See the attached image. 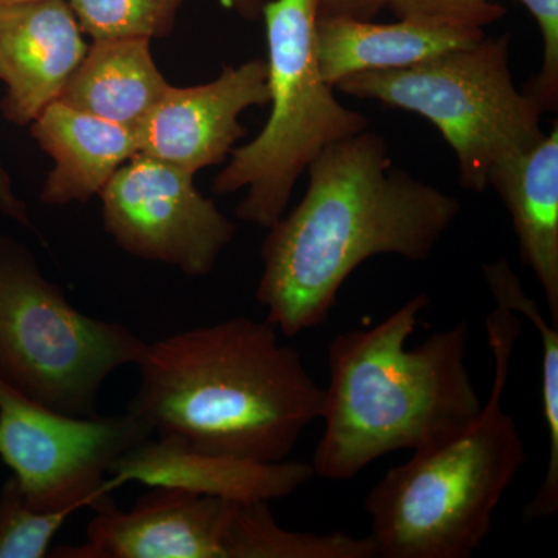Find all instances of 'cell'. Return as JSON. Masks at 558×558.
I'll return each instance as SVG.
<instances>
[{
    "label": "cell",
    "instance_id": "obj_1",
    "mask_svg": "<svg viewBox=\"0 0 558 558\" xmlns=\"http://www.w3.org/2000/svg\"><path fill=\"white\" fill-rule=\"evenodd\" d=\"M307 171L303 199L260 247L256 300L286 337L323 325L365 260L428 259L461 211L457 197L396 168L369 128L322 150Z\"/></svg>",
    "mask_w": 558,
    "mask_h": 558
},
{
    "label": "cell",
    "instance_id": "obj_2",
    "mask_svg": "<svg viewBox=\"0 0 558 558\" xmlns=\"http://www.w3.org/2000/svg\"><path fill=\"white\" fill-rule=\"evenodd\" d=\"M278 333L240 315L146 344L126 411L191 449L286 461L322 417L325 388Z\"/></svg>",
    "mask_w": 558,
    "mask_h": 558
},
{
    "label": "cell",
    "instance_id": "obj_3",
    "mask_svg": "<svg viewBox=\"0 0 558 558\" xmlns=\"http://www.w3.org/2000/svg\"><path fill=\"white\" fill-rule=\"evenodd\" d=\"M428 306L418 293L379 325L330 341L325 429L311 462L317 478H355L389 453L439 446L478 417L484 402L468 368V319L407 348Z\"/></svg>",
    "mask_w": 558,
    "mask_h": 558
},
{
    "label": "cell",
    "instance_id": "obj_4",
    "mask_svg": "<svg viewBox=\"0 0 558 558\" xmlns=\"http://www.w3.org/2000/svg\"><path fill=\"white\" fill-rule=\"evenodd\" d=\"M521 332L515 312L486 317L494 384L464 432L389 469L363 501L376 558H470L527 461L515 418L505 410L510 362Z\"/></svg>",
    "mask_w": 558,
    "mask_h": 558
},
{
    "label": "cell",
    "instance_id": "obj_5",
    "mask_svg": "<svg viewBox=\"0 0 558 558\" xmlns=\"http://www.w3.org/2000/svg\"><path fill=\"white\" fill-rule=\"evenodd\" d=\"M266 22L270 117L252 142L230 154L213 180L218 194L247 190L236 216L270 229L286 213L293 189L319 153L369 121L344 108L323 78L315 49V0H270Z\"/></svg>",
    "mask_w": 558,
    "mask_h": 558
},
{
    "label": "cell",
    "instance_id": "obj_6",
    "mask_svg": "<svg viewBox=\"0 0 558 558\" xmlns=\"http://www.w3.org/2000/svg\"><path fill=\"white\" fill-rule=\"evenodd\" d=\"M349 97L409 110L435 124L457 154L459 182L484 193L499 165L545 138L538 101L509 69V36L487 38L411 68L360 72L337 83Z\"/></svg>",
    "mask_w": 558,
    "mask_h": 558
},
{
    "label": "cell",
    "instance_id": "obj_7",
    "mask_svg": "<svg viewBox=\"0 0 558 558\" xmlns=\"http://www.w3.org/2000/svg\"><path fill=\"white\" fill-rule=\"evenodd\" d=\"M146 344L73 307L31 250L0 236V377L11 387L58 413L97 416L105 381L137 365Z\"/></svg>",
    "mask_w": 558,
    "mask_h": 558
},
{
    "label": "cell",
    "instance_id": "obj_8",
    "mask_svg": "<svg viewBox=\"0 0 558 558\" xmlns=\"http://www.w3.org/2000/svg\"><path fill=\"white\" fill-rule=\"evenodd\" d=\"M78 546L54 558H376L369 537L282 527L267 501L150 487L134 508L101 499Z\"/></svg>",
    "mask_w": 558,
    "mask_h": 558
},
{
    "label": "cell",
    "instance_id": "obj_9",
    "mask_svg": "<svg viewBox=\"0 0 558 558\" xmlns=\"http://www.w3.org/2000/svg\"><path fill=\"white\" fill-rule=\"evenodd\" d=\"M150 436L130 411L68 416L0 377V459L33 509H94L116 490L108 480L113 462Z\"/></svg>",
    "mask_w": 558,
    "mask_h": 558
},
{
    "label": "cell",
    "instance_id": "obj_10",
    "mask_svg": "<svg viewBox=\"0 0 558 558\" xmlns=\"http://www.w3.org/2000/svg\"><path fill=\"white\" fill-rule=\"evenodd\" d=\"M105 230L135 258L186 277L211 274L236 226L194 185V174L150 157H132L100 193Z\"/></svg>",
    "mask_w": 558,
    "mask_h": 558
},
{
    "label": "cell",
    "instance_id": "obj_11",
    "mask_svg": "<svg viewBox=\"0 0 558 558\" xmlns=\"http://www.w3.org/2000/svg\"><path fill=\"white\" fill-rule=\"evenodd\" d=\"M269 101V70L259 58L226 65L199 86H170L135 130L138 154L196 175L230 157L247 135L242 113Z\"/></svg>",
    "mask_w": 558,
    "mask_h": 558
},
{
    "label": "cell",
    "instance_id": "obj_12",
    "mask_svg": "<svg viewBox=\"0 0 558 558\" xmlns=\"http://www.w3.org/2000/svg\"><path fill=\"white\" fill-rule=\"evenodd\" d=\"M84 36L68 0L0 2V110L10 123L31 126L58 101L89 47Z\"/></svg>",
    "mask_w": 558,
    "mask_h": 558
},
{
    "label": "cell",
    "instance_id": "obj_13",
    "mask_svg": "<svg viewBox=\"0 0 558 558\" xmlns=\"http://www.w3.org/2000/svg\"><path fill=\"white\" fill-rule=\"evenodd\" d=\"M314 478L311 462L222 457L156 435L121 454L108 476L116 490L135 481L148 487L267 502L289 497Z\"/></svg>",
    "mask_w": 558,
    "mask_h": 558
},
{
    "label": "cell",
    "instance_id": "obj_14",
    "mask_svg": "<svg viewBox=\"0 0 558 558\" xmlns=\"http://www.w3.org/2000/svg\"><path fill=\"white\" fill-rule=\"evenodd\" d=\"M483 28L402 17L374 24L354 17H317L315 49L323 78L336 87L360 72L411 68L484 38Z\"/></svg>",
    "mask_w": 558,
    "mask_h": 558
},
{
    "label": "cell",
    "instance_id": "obj_15",
    "mask_svg": "<svg viewBox=\"0 0 558 558\" xmlns=\"http://www.w3.org/2000/svg\"><path fill=\"white\" fill-rule=\"evenodd\" d=\"M32 137L53 160L39 199L46 205L86 204L138 154L134 130L53 101L31 124Z\"/></svg>",
    "mask_w": 558,
    "mask_h": 558
},
{
    "label": "cell",
    "instance_id": "obj_16",
    "mask_svg": "<svg viewBox=\"0 0 558 558\" xmlns=\"http://www.w3.org/2000/svg\"><path fill=\"white\" fill-rule=\"evenodd\" d=\"M512 219L524 266L545 293L549 317L558 328V124L545 138L499 165L488 178Z\"/></svg>",
    "mask_w": 558,
    "mask_h": 558
},
{
    "label": "cell",
    "instance_id": "obj_17",
    "mask_svg": "<svg viewBox=\"0 0 558 558\" xmlns=\"http://www.w3.org/2000/svg\"><path fill=\"white\" fill-rule=\"evenodd\" d=\"M170 86L149 39H95L58 101L135 131Z\"/></svg>",
    "mask_w": 558,
    "mask_h": 558
},
{
    "label": "cell",
    "instance_id": "obj_18",
    "mask_svg": "<svg viewBox=\"0 0 558 558\" xmlns=\"http://www.w3.org/2000/svg\"><path fill=\"white\" fill-rule=\"evenodd\" d=\"M497 306L523 315L537 329L542 347V410L548 429V462L537 494L524 509V520L549 519L558 509V328L543 317L538 303L524 292L508 259L483 267Z\"/></svg>",
    "mask_w": 558,
    "mask_h": 558
},
{
    "label": "cell",
    "instance_id": "obj_19",
    "mask_svg": "<svg viewBox=\"0 0 558 558\" xmlns=\"http://www.w3.org/2000/svg\"><path fill=\"white\" fill-rule=\"evenodd\" d=\"M84 35L156 39L170 35L189 0H68Z\"/></svg>",
    "mask_w": 558,
    "mask_h": 558
},
{
    "label": "cell",
    "instance_id": "obj_20",
    "mask_svg": "<svg viewBox=\"0 0 558 558\" xmlns=\"http://www.w3.org/2000/svg\"><path fill=\"white\" fill-rule=\"evenodd\" d=\"M76 509H33L10 476L0 487V558H46L54 535Z\"/></svg>",
    "mask_w": 558,
    "mask_h": 558
},
{
    "label": "cell",
    "instance_id": "obj_21",
    "mask_svg": "<svg viewBox=\"0 0 558 558\" xmlns=\"http://www.w3.org/2000/svg\"><path fill=\"white\" fill-rule=\"evenodd\" d=\"M388 9L399 20L417 17L483 31L506 13L494 0H391Z\"/></svg>",
    "mask_w": 558,
    "mask_h": 558
},
{
    "label": "cell",
    "instance_id": "obj_22",
    "mask_svg": "<svg viewBox=\"0 0 558 558\" xmlns=\"http://www.w3.org/2000/svg\"><path fill=\"white\" fill-rule=\"evenodd\" d=\"M537 21L543 39V60L538 75L529 84L527 94L538 101L543 112L558 108V0H517Z\"/></svg>",
    "mask_w": 558,
    "mask_h": 558
},
{
    "label": "cell",
    "instance_id": "obj_23",
    "mask_svg": "<svg viewBox=\"0 0 558 558\" xmlns=\"http://www.w3.org/2000/svg\"><path fill=\"white\" fill-rule=\"evenodd\" d=\"M391 0H315L317 17H354L373 21Z\"/></svg>",
    "mask_w": 558,
    "mask_h": 558
},
{
    "label": "cell",
    "instance_id": "obj_24",
    "mask_svg": "<svg viewBox=\"0 0 558 558\" xmlns=\"http://www.w3.org/2000/svg\"><path fill=\"white\" fill-rule=\"evenodd\" d=\"M0 215L5 216L25 229H32L31 213L25 202L14 193L13 183L7 168L0 160Z\"/></svg>",
    "mask_w": 558,
    "mask_h": 558
},
{
    "label": "cell",
    "instance_id": "obj_25",
    "mask_svg": "<svg viewBox=\"0 0 558 558\" xmlns=\"http://www.w3.org/2000/svg\"><path fill=\"white\" fill-rule=\"evenodd\" d=\"M229 9L236 11L241 17L245 20L255 21L260 17L264 7L270 2V0H222Z\"/></svg>",
    "mask_w": 558,
    "mask_h": 558
},
{
    "label": "cell",
    "instance_id": "obj_26",
    "mask_svg": "<svg viewBox=\"0 0 558 558\" xmlns=\"http://www.w3.org/2000/svg\"><path fill=\"white\" fill-rule=\"evenodd\" d=\"M2 3L31 2V0H0Z\"/></svg>",
    "mask_w": 558,
    "mask_h": 558
}]
</instances>
